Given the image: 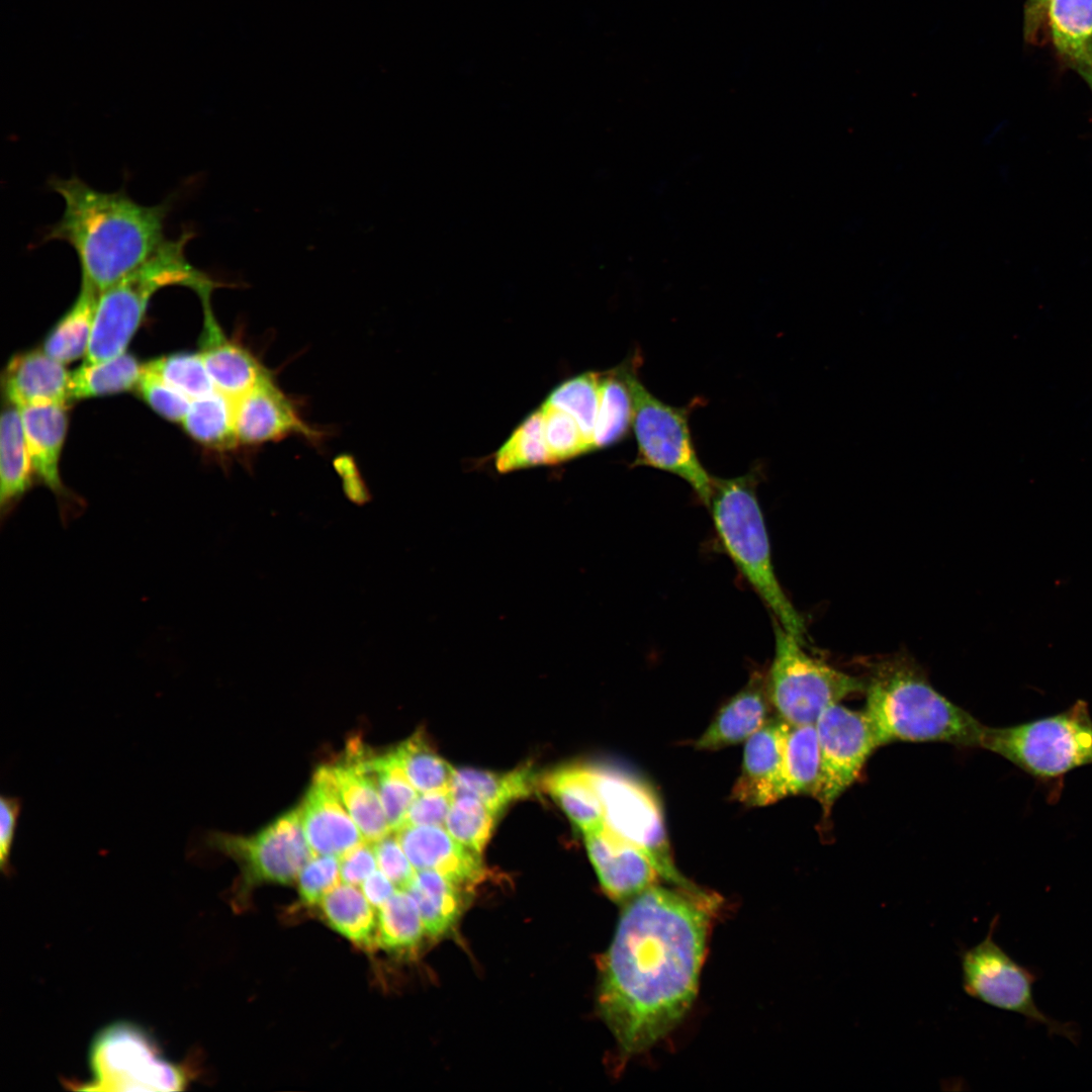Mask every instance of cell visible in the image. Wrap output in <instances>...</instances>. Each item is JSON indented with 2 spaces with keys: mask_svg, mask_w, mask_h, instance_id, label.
Listing matches in <instances>:
<instances>
[{
  "mask_svg": "<svg viewBox=\"0 0 1092 1092\" xmlns=\"http://www.w3.org/2000/svg\"><path fill=\"white\" fill-rule=\"evenodd\" d=\"M296 880L300 902L306 906H317L340 884V858L331 854H314Z\"/></svg>",
  "mask_w": 1092,
  "mask_h": 1092,
  "instance_id": "cell-43",
  "label": "cell"
},
{
  "mask_svg": "<svg viewBox=\"0 0 1092 1092\" xmlns=\"http://www.w3.org/2000/svg\"><path fill=\"white\" fill-rule=\"evenodd\" d=\"M70 374L43 350L28 351L9 361L3 373V390L8 402L18 408L67 404Z\"/></svg>",
  "mask_w": 1092,
  "mask_h": 1092,
  "instance_id": "cell-22",
  "label": "cell"
},
{
  "mask_svg": "<svg viewBox=\"0 0 1092 1092\" xmlns=\"http://www.w3.org/2000/svg\"><path fill=\"white\" fill-rule=\"evenodd\" d=\"M136 390L159 415L172 422H182L190 404L185 394L143 368Z\"/></svg>",
  "mask_w": 1092,
  "mask_h": 1092,
  "instance_id": "cell-44",
  "label": "cell"
},
{
  "mask_svg": "<svg viewBox=\"0 0 1092 1092\" xmlns=\"http://www.w3.org/2000/svg\"><path fill=\"white\" fill-rule=\"evenodd\" d=\"M1051 0H1027L1024 7L1023 33L1025 40L1037 43L1048 24V10Z\"/></svg>",
  "mask_w": 1092,
  "mask_h": 1092,
  "instance_id": "cell-49",
  "label": "cell"
},
{
  "mask_svg": "<svg viewBox=\"0 0 1092 1092\" xmlns=\"http://www.w3.org/2000/svg\"><path fill=\"white\" fill-rule=\"evenodd\" d=\"M718 898L656 884L625 903L602 958L598 1005L625 1057L664 1037L698 991Z\"/></svg>",
  "mask_w": 1092,
  "mask_h": 1092,
  "instance_id": "cell-1",
  "label": "cell"
},
{
  "mask_svg": "<svg viewBox=\"0 0 1092 1092\" xmlns=\"http://www.w3.org/2000/svg\"><path fill=\"white\" fill-rule=\"evenodd\" d=\"M360 887L366 899L376 910L397 890L395 885L380 870H376L371 874Z\"/></svg>",
  "mask_w": 1092,
  "mask_h": 1092,
  "instance_id": "cell-50",
  "label": "cell"
},
{
  "mask_svg": "<svg viewBox=\"0 0 1092 1092\" xmlns=\"http://www.w3.org/2000/svg\"><path fill=\"white\" fill-rule=\"evenodd\" d=\"M143 365L126 352L97 363H84L70 374V399L102 396L135 387Z\"/></svg>",
  "mask_w": 1092,
  "mask_h": 1092,
  "instance_id": "cell-35",
  "label": "cell"
},
{
  "mask_svg": "<svg viewBox=\"0 0 1092 1092\" xmlns=\"http://www.w3.org/2000/svg\"><path fill=\"white\" fill-rule=\"evenodd\" d=\"M49 186L65 207L42 242L70 245L80 263L81 280L99 292L145 263L168 240L164 231L170 198L144 205L123 189L101 191L77 176L52 178Z\"/></svg>",
  "mask_w": 1092,
  "mask_h": 1092,
  "instance_id": "cell-2",
  "label": "cell"
},
{
  "mask_svg": "<svg viewBox=\"0 0 1092 1092\" xmlns=\"http://www.w3.org/2000/svg\"><path fill=\"white\" fill-rule=\"evenodd\" d=\"M193 232L185 230L145 263L99 293L85 363L109 360L125 352L154 294L167 286L188 287L211 295L224 282L194 267L186 257Z\"/></svg>",
  "mask_w": 1092,
  "mask_h": 1092,
  "instance_id": "cell-4",
  "label": "cell"
},
{
  "mask_svg": "<svg viewBox=\"0 0 1092 1092\" xmlns=\"http://www.w3.org/2000/svg\"><path fill=\"white\" fill-rule=\"evenodd\" d=\"M99 291L81 280L72 307L50 332L42 350L63 364L85 356L94 324Z\"/></svg>",
  "mask_w": 1092,
  "mask_h": 1092,
  "instance_id": "cell-30",
  "label": "cell"
},
{
  "mask_svg": "<svg viewBox=\"0 0 1092 1092\" xmlns=\"http://www.w3.org/2000/svg\"><path fill=\"white\" fill-rule=\"evenodd\" d=\"M590 768L604 807L605 825L644 851L662 880L680 888H696L674 864L661 807L651 788L637 777L616 768Z\"/></svg>",
  "mask_w": 1092,
  "mask_h": 1092,
  "instance_id": "cell-10",
  "label": "cell"
},
{
  "mask_svg": "<svg viewBox=\"0 0 1092 1092\" xmlns=\"http://www.w3.org/2000/svg\"><path fill=\"white\" fill-rule=\"evenodd\" d=\"M91 1079L85 1091H179L188 1074L166 1059L145 1029L127 1021L114 1022L98 1032L89 1051Z\"/></svg>",
  "mask_w": 1092,
  "mask_h": 1092,
  "instance_id": "cell-8",
  "label": "cell"
},
{
  "mask_svg": "<svg viewBox=\"0 0 1092 1092\" xmlns=\"http://www.w3.org/2000/svg\"><path fill=\"white\" fill-rule=\"evenodd\" d=\"M19 411L33 472L56 495L61 519L68 524L80 514L83 503L68 490L60 475L68 425L66 404L30 405Z\"/></svg>",
  "mask_w": 1092,
  "mask_h": 1092,
  "instance_id": "cell-16",
  "label": "cell"
},
{
  "mask_svg": "<svg viewBox=\"0 0 1092 1092\" xmlns=\"http://www.w3.org/2000/svg\"><path fill=\"white\" fill-rule=\"evenodd\" d=\"M392 752L419 793L451 789L456 769L435 750L423 730L415 732Z\"/></svg>",
  "mask_w": 1092,
  "mask_h": 1092,
  "instance_id": "cell-36",
  "label": "cell"
},
{
  "mask_svg": "<svg viewBox=\"0 0 1092 1092\" xmlns=\"http://www.w3.org/2000/svg\"><path fill=\"white\" fill-rule=\"evenodd\" d=\"M638 362L631 360L628 380L633 397V430L637 456L632 466H649L685 479L699 498L710 507L713 477L701 464L690 428V407L668 405L655 397L637 376Z\"/></svg>",
  "mask_w": 1092,
  "mask_h": 1092,
  "instance_id": "cell-9",
  "label": "cell"
},
{
  "mask_svg": "<svg viewBox=\"0 0 1092 1092\" xmlns=\"http://www.w3.org/2000/svg\"><path fill=\"white\" fill-rule=\"evenodd\" d=\"M453 796L445 821L446 830L458 842L481 854L497 815L475 797Z\"/></svg>",
  "mask_w": 1092,
  "mask_h": 1092,
  "instance_id": "cell-41",
  "label": "cell"
},
{
  "mask_svg": "<svg viewBox=\"0 0 1092 1092\" xmlns=\"http://www.w3.org/2000/svg\"><path fill=\"white\" fill-rule=\"evenodd\" d=\"M395 834L413 867L434 870L470 888L485 875L480 853L436 825H405Z\"/></svg>",
  "mask_w": 1092,
  "mask_h": 1092,
  "instance_id": "cell-20",
  "label": "cell"
},
{
  "mask_svg": "<svg viewBox=\"0 0 1092 1092\" xmlns=\"http://www.w3.org/2000/svg\"><path fill=\"white\" fill-rule=\"evenodd\" d=\"M201 303L203 329L199 354L216 390L236 400L272 373L250 349L228 339L214 316L211 298Z\"/></svg>",
  "mask_w": 1092,
  "mask_h": 1092,
  "instance_id": "cell-19",
  "label": "cell"
},
{
  "mask_svg": "<svg viewBox=\"0 0 1092 1092\" xmlns=\"http://www.w3.org/2000/svg\"><path fill=\"white\" fill-rule=\"evenodd\" d=\"M453 797L451 789L422 793L411 806L403 826L445 825Z\"/></svg>",
  "mask_w": 1092,
  "mask_h": 1092,
  "instance_id": "cell-46",
  "label": "cell"
},
{
  "mask_svg": "<svg viewBox=\"0 0 1092 1092\" xmlns=\"http://www.w3.org/2000/svg\"><path fill=\"white\" fill-rule=\"evenodd\" d=\"M539 784L531 764L508 772L461 768L455 771L451 790L453 795L477 798L498 815L512 802L532 795Z\"/></svg>",
  "mask_w": 1092,
  "mask_h": 1092,
  "instance_id": "cell-28",
  "label": "cell"
},
{
  "mask_svg": "<svg viewBox=\"0 0 1092 1092\" xmlns=\"http://www.w3.org/2000/svg\"><path fill=\"white\" fill-rule=\"evenodd\" d=\"M196 442L215 451H229L238 444L235 400L219 391L191 400L181 422Z\"/></svg>",
  "mask_w": 1092,
  "mask_h": 1092,
  "instance_id": "cell-31",
  "label": "cell"
},
{
  "mask_svg": "<svg viewBox=\"0 0 1092 1092\" xmlns=\"http://www.w3.org/2000/svg\"><path fill=\"white\" fill-rule=\"evenodd\" d=\"M775 656L766 677L777 716L790 725L815 724L828 707L864 692L866 681L810 655L775 620Z\"/></svg>",
  "mask_w": 1092,
  "mask_h": 1092,
  "instance_id": "cell-7",
  "label": "cell"
},
{
  "mask_svg": "<svg viewBox=\"0 0 1092 1092\" xmlns=\"http://www.w3.org/2000/svg\"><path fill=\"white\" fill-rule=\"evenodd\" d=\"M790 724L775 716L745 741L742 766L731 797L749 807L783 799L782 768Z\"/></svg>",
  "mask_w": 1092,
  "mask_h": 1092,
  "instance_id": "cell-18",
  "label": "cell"
},
{
  "mask_svg": "<svg viewBox=\"0 0 1092 1092\" xmlns=\"http://www.w3.org/2000/svg\"><path fill=\"white\" fill-rule=\"evenodd\" d=\"M551 463L540 408L515 430L495 455V465L500 472Z\"/></svg>",
  "mask_w": 1092,
  "mask_h": 1092,
  "instance_id": "cell-38",
  "label": "cell"
},
{
  "mask_svg": "<svg viewBox=\"0 0 1092 1092\" xmlns=\"http://www.w3.org/2000/svg\"><path fill=\"white\" fill-rule=\"evenodd\" d=\"M143 368L191 400L216 391L199 353H177L160 357L149 361Z\"/></svg>",
  "mask_w": 1092,
  "mask_h": 1092,
  "instance_id": "cell-40",
  "label": "cell"
},
{
  "mask_svg": "<svg viewBox=\"0 0 1092 1092\" xmlns=\"http://www.w3.org/2000/svg\"><path fill=\"white\" fill-rule=\"evenodd\" d=\"M207 843L235 858L242 869V888L263 883H293L314 855L306 839L299 809L294 808L250 836L211 833Z\"/></svg>",
  "mask_w": 1092,
  "mask_h": 1092,
  "instance_id": "cell-11",
  "label": "cell"
},
{
  "mask_svg": "<svg viewBox=\"0 0 1092 1092\" xmlns=\"http://www.w3.org/2000/svg\"><path fill=\"white\" fill-rule=\"evenodd\" d=\"M600 395L601 374L587 372L559 385L546 400L574 418L593 450Z\"/></svg>",
  "mask_w": 1092,
  "mask_h": 1092,
  "instance_id": "cell-39",
  "label": "cell"
},
{
  "mask_svg": "<svg viewBox=\"0 0 1092 1092\" xmlns=\"http://www.w3.org/2000/svg\"><path fill=\"white\" fill-rule=\"evenodd\" d=\"M235 422L239 444L245 446H258L289 436H301L311 442L323 438L320 430L301 418L273 375L235 400Z\"/></svg>",
  "mask_w": 1092,
  "mask_h": 1092,
  "instance_id": "cell-15",
  "label": "cell"
},
{
  "mask_svg": "<svg viewBox=\"0 0 1092 1092\" xmlns=\"http://www.w3.org/2000/svg\"><path fill=\"white\" fill-rule=\"evenodd\" d=\"M540 785L583 834L605 825L604 807L590 766L559 767L542 777Z\"/></svg>",
  "mask_w": 1092,
  "mask_h": 1092,
  "instance_id": "cell-27",
  "label": "cell"
},
{
  "mask_svg": "<svg viewBox=\"0 0 1092 1092\" xmlns=\"http://www.w3.org/2000/svg\"><path fill=\"white\" fill-rule=\"evenodd\" d=\"M33 468L20 411L9 403L0 424V515L3 522L32 483Z\"/></svg>",
  "mask_w": 1092,
  "mask_h": 1092,
  "instance_id": "cell-25",
  "label": "cell"
},
{
  "mask_svg": "<svg viewBox=\"0 0 1092 1092\" xmlns=\"http://www.w3.org/2000/svg\"><path fill=\"white\" fill-rule=\"evenodd\" d=\"M540 410L543 416L545 441L553 463L565 461L593 450L571 415L547 401Z\"/></svg>",
  "mask_w": 1092,
  "mask_h": 1092,
  "instance_id": "cell-42",
  "label": "cell"
},
{
  "mask_svg": "<svg viewBox=\"0 0 1092 1092\" xmlns=\"http://www.w3.org/2000/svg\"><path fill=\"white\" fill-rule=\"evenodd\" d=\"M1048 24L1059 56L1092 91V0H1051Z\"/></svg>",
  "mask_w": 1092,
  "mask_h": 1092,
  "instance_id": "cell-24",
  "label": "cell"
},
{
  "mask_svg": "<svg viewBox=\"0 0 1092 1092\" xmlns=\"http://www.w3.org/2000/svg\"><path fill=\"white\" fill-rule=\"evenodd\" d=\"M819 771L820 754L815 724L790 725L783 757V799L795 795L813 797Z\"/></svg>",
  "mask_w": 1092,
  "mask_h": 1092,
  "instance_id": "cell-33",
  "label": "cell"
},
{
  "mask_svg": "<svg viewBox=\"0 0 1092 1092\" xmlns=\"http://www.w3.org/2000/svg\"><path fill=\"white\" fill-rule=\"evenodd\" d=\"M998 916L993 919L987 936L980 943L960 951L965 993L985 1004L1043 1023L1053 1032L1067 1034L1064 1027L1036 1007L1031 992L1032 976L994 940Z\"/></svg>",
  "mask_w": 1092,
  "mask_h": 1092,
  "instance_id": "cell-13",
  "label": "cell"
},
{
  "mask_svg": "<svg viewBox=\"0 0 1092 1092\" xmlns=\"http://www.w3.org/2000/svg\"><path fill=\"white\" fill-rule=\"evenodd\" d=\"M425 929L418 905L402 889L377 910L376 947L393 953L413 952L421 943Z\"/></svg>",
  "mask_w": 1092,
  "mask_h": 1092,
  "instance_id": "cell-34",
  "label": "cell"
},
{
  "mask_svg": "<svg viewBox=\"0 0 1092 1092\" xmlns=\"http://www.w3.org/2000/svg\"><path fill=\"white\" fill-rule=\"evenodd\" d=\"M864 692L863 712L880 746L941 741L977 747L983 723L938 693L912 663H879Z\"/></svg>",
  "mask_w": 1092,
  "mask_h": 1092,
  "instance_id": "cell-3",
  "label": "cell"
},
{
  "mask_svg": "<svg viewBox=\"0 0 1092 1092\" xmlns=\"http://www.w3.org/2000/svg\"><path fill=\"white\" fill-rule=\"evenodd\" d=\"M977 747L1009 760L1058 800L1070 771L1092 764V717L1078 700L1067 710L1005 727L982 725Z\"/></svg>",
  "mask_w": 1092,
  "mask_h": 1092,
  "instance_id": "cell-6",
  "label": "cell"
},
{
  "mask_svg": "<svg viewBox=\"0 0 1092 1092\" xmlns=\"http://www.w3.org/2000/svg\"><path fill=\"white\" fill-rule=\"evenodd\" d=\"M369 766L391 832L404 824L407 812L418 798V791L399 766L392 750L371 752Z\"/></svg>",
  "mask_w": 1092,
  "mask_h": 1092,
  "instance_id": "cell-37",
  "label": "cell"
},
{
  "mask_svg": "<svg viewBox=\"0 0 1092 1092\" xmlns=\"http://www.w3.org/2000/svg\"><path fill=\"white\" fill-rule=\"evenodd\" d=\"M371 752L359 738H353L332 765L349 814L365 841L373 843L391 830L370 770Z\"/></svg>",
  "mask_w": 1092,
  "mask_h": 1092,
  "instance_id": "cell-21",
  "label": "cell"
},
{
  "mask_svg": "<svg viewBox=\"0 0 1092 1092\" xmlns=\"http://www.w3.org/2000/svg\"><path fill=\"white\" fill-rule=\"evenodd\" d=\"M771 711L766 678L754 673L719 710L695 746L701 750H716L745 742L769 721Z\"/></svg>",
  "mask_w": 1092,
  "mask_h": 1092,
  "instance_id": "cell-23",
  "label": "cell"
},
{
  "mask_svg": "<svg viewBox=\"0 0 1092 1092\" xmlns=\"http://www.w3.org/2000/svg\"><path fill=\"white\" fill-rule=\"evenodd\" d=\"M815 728L820 771L813 797L827 816L880 745L866 713L840 703L825 709Z\"/></svg>",
  "mask_w": 1092,
  "mask_h": 1092,
  "instance_id": "cell-12",
  "label": "cell"
},
{
  "mask_svg": "<svg viewBox=\"0 0 1092 1092\" xmlns=\"http://www.w3.org/2000/svg\"><path fill=\"white\" fill-rule=\"evenodd\" d=\"M584 840L600 884L614 901L626 903L662 880L644 851L606 825L584 833Z\"/></svg>",
  "mask_w": 1092,
  "mask_h": 1092,
  "instance_id": "cell-17",
  "label": "cell"
},
{
  "mask_svg": "<svg viewBox=\"0 0 1092 1092\" xmlns=\"http://www.w3.org/2000/svg\"><path fill=\"white\" fill-rule=\"evenodd\" d=\"M630 363L601 374V395L594 434V448L624 439L633 424L634 405L628 380Z\"/></svg>",
  "mask_w": 1092,
  "mask_h": 1092,
  "instance_id": "cell-32",
  "label": "cell"
},
{
  "mask_svg": "<svg viewBox=\"0 0 1092 1092\" xmlns=\"http://www.w3.org/2000/svg\"><path fill=\"white\" fill-rule=\"evenodd\" d=\"M20 809L21 802L18 798H0V866L5 874L10 871V851Z\"/></svg>",
  "mask_w": 1092,
  "mask_h": 1092,
  "instance_id": "cell-48",
  "label": "cell"
},
{
  "mask_svg": "<svg viewBox=\"0 0 1092 1092\" xmlns=\"http://www.w3.org/2000/svg\"><path fill=\"white\" fill-rule=\"evenodd\" d=\"M377 860L371 842L364 841L340 858L341 881L360 886L376 871Z\"/></svg>",
  "mask_w": 1092,
  "mask_h": 1092,
  "instance_id": "cell-47",
  "label": "cell"
},
{
  "mask_svg": "<svg viewBox=\"0 0 1092 1092\" xmlns=\"http://www.w3.org/2000/svg\"><path fill=\"white\" fill-rule=\"evenodd\" d=\"M298 809L314 854L341 858L365 841L342 800L333 765L315 770Z\"/></svg>",
  "mask_w": 1092,
  "mask_h": 1092,
  "instance_id": "cell-14",
  "label": "cell"
},
{
  "mask_svg": "<svg viewBox=\"0 0 1092 1092\" xmlns=\"http://www.w3.org/2000/svg\"><path fill=\"white\" fill-rule=\"evenodd\" d=\"M317 906L324 921L339 934L363 949L376 947L377 910L356 886L339 884Z\"/></svg>",
  "mask_w": 1092,
  "mask_h": 1092,
  "instance_id": "cell-29",
  "label": "cell"
},
{
  "mask_svg": "<svg viewBox=\"0 0 1092 1092\" xmlns=\"http://www.w3.org/2000/svg\"><path fill=\"white\" fill-rule=\"evenodd\" d=\"M466 889L437 871H416L405 890L418 905L428 936L438 938L452 930L466 905Z\"/></svg>",
  "mask_w": 1092,
  "mask_h": 1092,
  "instance_id": "cell-26",
  "label": "cell"
},
{
  "mask_svg": "<svg viewBox=\"0 0 1092 1092\" xmlns=\"http://www.w3.org/2000/svg\"><path fill=\"white\" fill-rule=\"evenodd\" d=\"M754 472L734 478H714L710 507L715 528L729 556L776 620L806 644L800 613L785 595L775 574L765 524L756 496Z\"/></svg>",
  "mask_w": 1092,
  "mask_h": 1092,
  "instance_id": "cell-5",
  "label": "cell"
},
{
  "mask_svg": "<svg viewBox=\"0 0 1092 1092\" xmlns=\"http://www.w3.org/2000/svg\"><path fill=\"white\" fill-rule=\"evenodd\" d=\"M372 844L379 870L397 889L405 890L416 875V869L406 856L395 832L388 833Z\"/></svg>",
  "mask_w": 1092,
  "mask_h": 1092,
  "instance_id": "cell-45",
  "label": "cell"
}]
</instances>
